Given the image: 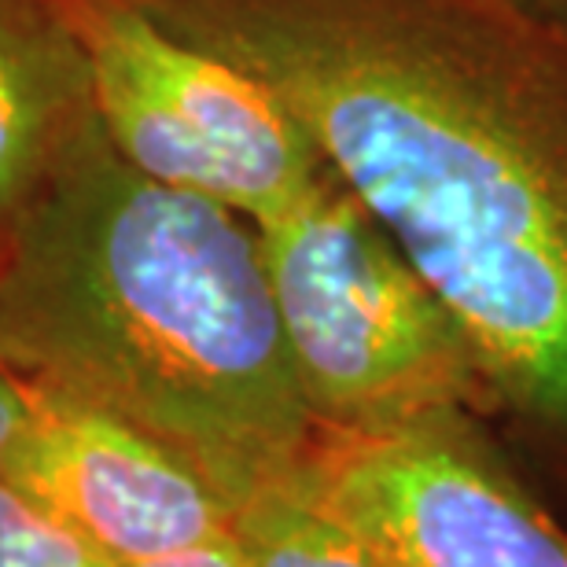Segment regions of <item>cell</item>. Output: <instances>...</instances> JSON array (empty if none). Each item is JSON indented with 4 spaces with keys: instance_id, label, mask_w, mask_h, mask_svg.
Returning <instances> with one entry per match:
<instances>
[{
    "instance_id": "1",
    "label": "cell",
    "mask_w": 567,
    "mask_h": 567,
    "mask_svg": "<svg viewBox=\"0 0 567 567\" xmlns=\"http://www.w3.org/2000/svg\"><path fill=\"white\" fill-rule=\"evenodd\" d=\"M258 74L567 446V33L513 0H141Z\"/></svg>"
},
{
    "instance_id": "2",
    "label": "cell",
    "mask_w": 567,
    "mask_h": 567,
    "mask_svg": "<svg viewBox=\"0 0 567 567\" xmlns=\"http://www.w3.org/2000/svg\"><path fill=\"white\" fill-rule=\"evenodd\" d=\"M0 361L188 457L233 508L317 442L255 225L130 166L100 118L0 255Z\"/></svg>"
},
{
    "instance_id": "3",
    "label": "cell",
    "mask_w": 567,
    "mask_h": 567,
    "mask_svg": "<svg viewBox=\"0 0 567 567\" xmlns=\"http://www.w3.org/2000/svg\"><path fill=\"white\" fill-rule=\"evenodd\" d=\"M255 233L317 431L372 435L502 410L461 321L332 169Z\"/></svg>"
},
{
    "instance_id": "4",
    "label": "cell",
    "mask_w": 567,
    "mask_h": 567,
    "mask_svg": "<svg viewBox=\"0 0 567 567\" xmlns=\"http://www.w3.org/2000/svg\"><path fill=\"white\" fill-rule=\"evenodd\" d=\"M82 38L111 147L152 181L251 225L302 199L328 163L247 66L169 30L141 0H63Z\"/></svg>"
},
{
    "instance_id": "5",
    "label": "cell",
    "mask_w": 567,
    "mask_h": 567,
    "mask_svg": "<svg viewBox=\"0 0 567 567\" xmlns=\"http://www.w3.org/2000/svg\"><path fill=\"white\" fill-rule=\"evenodd\" d=\"M299 480L388 567H567V527L491 450L480 416L321 431Z\"/></svg>"
},
{
    "instance_id": "6",
    "label": "cell",
    "mask_w": 567,
    "mask_h": 567,
    "mask_svg": "<svg viewBox=\"0 0 567 567\" xmlns=\"http://www.w3.org/2000/svg\"><path fill=\"white\" fill-rule=\"evenodd\" d=\"M27 394L4 480L118 567L233 535V502L152 431L63 394Z\"/></svg>"
},
{
    "instance_id": "7",
    "label": "cell",
    "mask_w": 567,
    "mask_h": 567,
    "mask_svg": "<svg viewBox=\"0 0 567 567\" xmlns=\"http://www.w3.org/2000/svg\"><path fill=\"white\" fill-rule=\"evenodd\" d=\"M93 122V78L63 0H0V255Z\"/></svg>"
},
{
    "instance_id": "8",
    "label": "cell",
    "mask_w": 567,
    "mask_h": 567,
    "mask_svg": "<svg viewBox=\"0 0 567 567\" xmlns=\"http://www.w3.org/2000/svg\"><path fill=\"white\" fill-rule=\"evenodd\" d=\"M233 542L244 567H388V560L324 502L291 483L236 505Z\"/></svg>"
},
{
    "instance_id": "9",
    "label": "cell",
    "mask_w": 567,
    "mask_h": 567,
    "mask_svg": "<svg viewBox=\"0 0 567 567\" xmlns=\"http://www.w3.org/2000/svg\"><path fill=\"white\" fill-rule=\"evenodd\" d=\"M0 567H118L38 497L0 475Z\"/></svg>"
},
{
    "instance_id": "10",
    "label": "cell",
    "mask_w": 567,
    "mask_h": 567,
    "mask_svg": "<svg viewBox=\"0 0 567 567\" xmlns=\"http://www.w3.org/2000/svg\"><path fill=\"white\" fill-rule=\"evenodd\" d=\"M133 567H244V557H240V549H236V542L229 535V538L203 542V546L169 553V557L144 560V564H133Z\"/></svg>"
},
{
    "instance_id": "11",
    "label": "cell",
    "mask_w": 567,
    "mask_h": 567,
    "mask_svg": "<svg viewBox=\"0 0 567 567\" xmlns=\"http://www.w3.org/2000/svg\"><path fill=\"white\" fill-rule=\"evenodd\" d=\"M22 421H27V394H22V383L0 361V472H4L11 446H16Z\"/></svg>"
},
{
    "instance_id": "12",
    "label": "cell",
    "mask_w": 567,
    "mask_h": 567,
    "mask_svg": "<svg viewBox=\"0 0 567 567\" xmlns=\"http://www.w3.org/2000/svg\"><path fill=\"white\" fill-rule=\"evenodd\" d=\"M513 4H519L538 22H546V27L567 33V0H513Z\"/></svg>"
}]
</instances>
